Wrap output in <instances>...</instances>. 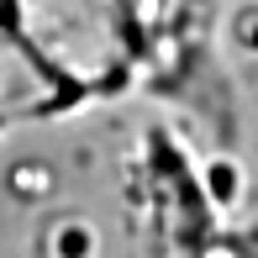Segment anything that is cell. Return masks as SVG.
Returning a JSON list of instances; mask_svg holds the SVG:
<instances>
[{
  "mask_svg": "<svg viewBox=\"0 0 258 258\" xmlns=\"http://www.w3.org/2000/svg\"><path fill=\"white\" fill-rule=\"evenodd\" d=\"M16 32L53 74L74 85L111 79L126 58L121 0H16Z\"/></svg>",
  "mask_w": 258,
  "mask_h": 258,
  "instance_id": "1",
  "label": "cell"
},
{
  "mask_svg": "<svg viewBox=\"0 0 258 258\" xmlns=\"http://www.w3.org/2000/svg\"><path fill=\"white\" fill-rule=\"evenodd\" d=\"M126 21H137V27H169L174 16L184 11V0H121Z\"/></svg>",
  "mask_w": 258,
  "mask_h": 258,
  "instance_id": "2",
  "label": "cell"
}]
</instances>
